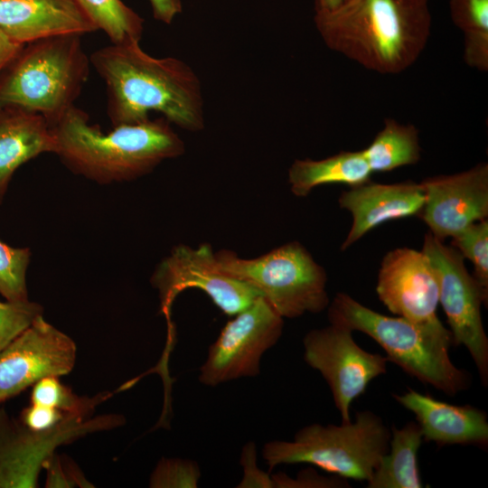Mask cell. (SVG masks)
Segmentation results:
<instances>
[{"mask_svg": "<svg viewBox=\"0 0 488 488\" xmlns=\"http://www.w3.org/2000/svg\"><path fill=\"white\" fill-rule=\"evenodd\" d=\"M449 10L464 38L488 37V0H449Z\"/></svg>", "mask_w": 488, "mask_h": 488, "instance_id": "obj_28", "label": "cell"}, {"mask_svg": "<svg viewBox=\"0 0 488 488\" xmlns=\"http://www.w3.org/2000/svg\"><path fill=\"white\" fill-rule=\"evenodd\" d=\"M371 174L362 150L342 151L321 160H295L288 169V183L293 194L305 197L322 184L344 183L354 187L371 181Z\"/></svg>", "mask_w": 488, "mask_h": 488, "instance_id": "obj_20", "label": "cell"}, {"mask_svg": "<svg viewBox=\"0 0 488 488\" xmlns=\"http://www.w3.org/2000/svg\"><path fill=\"white\" fill-rule=\"evenodd\" d=\"M422 252L434 268L439 300L446 315L454 345H464L479 372L482 383H488V337L483 328L481 306L487 305L488 290L471 275L464 257L429 231L425 235Z\"/></svg>", "mask_w": 488, "mask_h": 488, "instance_id": "obj_8", "label": "cell"}, {"mask_svg": "<svg viewBox=\"0 0 488 488\" xmlns=\"http://www.w3.org/2000/svg\"><path fill=\"white\" fill-rule=\"evenodd\" d=\"M362 153L372 173L416 164L421 158L418 129L414 125L386 118L382 129Z\"/></svg>", "mask_w": 488, "mask_h": 488, "instance_id": "obj_22", "label": "cell"}, {"mask_svg": "<svg viewBox=\"0 0 488 488\" xmlns=\"http://www.w3.org/2000/svg\"><path fill=\"white\" fill-rule=\"evenodd\" d=\"M52 455L43 465V469L48 472L46 478V487H72L75 484L85 486L89 485L76 466L68 474H65L68 464H63L60 457ZM86 487V486H85Z\"/></svg>", "mask_w": 488, "mask_h": 488, "instance_id": "obj_32", "label": "cell"}, {"mask_svg": "<svg viewBox=\"0 0 488 488\" xmlns=\"http://www.w3.org/2000/svg\"><path fill=\"white\" fill-rule=\"evenodd\" d=\"M150 281L158 292L160 312L166 319L170 333L173 328V304L186 289L202 290L221 312L231 316L260 296L252 286L217 268L215 252L210 244H202L196 249L186 245L175 246L156 266Z\"/></svg>", "mask_w": 488, "mask_h": 488, "instance_id": "obj_10", "label": "cell"}, {"mask_svg": "<svg viewBox=\"0 0 488 488\" xmlns=\"http://www.w3.org/2000/svg\"><path fill=\"white\" fill-rule=\"evenodd\" d=\"M201 478L198 464L188 459L162 458L153 471L152 488H196Z\"/></svg>", "mask_w": 488, "mask_h": 488, "instance_id": "obj_27", "label": "cell"}, {"mask_svg": "<svg viewBox=\"0 0 488 488\" xmlns=\"http://www.w3.org/2000/svg\"><path fill=\"white\" fill-rule=\"evenodd\" d=\"M405 408L414 413L423 441L446 445L488 446V418L484 411L467 405H452L428 394L408 389L393 394Z\"/></svg>", "mask_w": 488, "mask_h": 488, "instance_id": "obj_18", "label": "cell"}, {"mask_svg": "<svg viewBox=\"0 0 488 488\" xmlns=\"http://www.w3.org/2000/svg\"><path fill=\"white\" fill-rule=\"evenodd\" d=\"M256 458L255 444L249 442L242 449L240 465L243 467V476L238 487H273L272 477L258 467Z\"/></svg>", "mask_w": 488, "mask_h": 488, "instance_id": "obj_31", "label": "cell"}, {"mask_svg": "<svg viewBox=\"0 0 488 488\" xmlns=\"http://www.w3.org/2000/svg\"><path fill=\"white\" fill-rule=\"evenodd\" d=\"M283 327L284 318L258 296L228 321L209 346L199 381L215 387L259 375L262 356L278 342Z\"/></svg>", "mask_w": 488, "mask_h": 488, "instance_id": "obj_9", "label": "cell"}, {"mask_svg": "<svg viewBox=\"0 0 488 488\" xmlns=\"http://www.w3.org/2000/svg\"><path fill=\"white\" fill-rule=\"evenodd\" d=\"M215 259L221 272L255 288L283 318L321 313L330 304L324 268L297 241L255 258L221 250Z\"/></svg>", "mask_w": 488, "mask_h": 488, "instance_id": "obj_7", "label": "cell"}, {"mask_svg": "<svg viewBox=\"0 0 488 488\" xmlns=\"http://www.w3.org/2000/svg\"><path fill=\"white\" fill-rule=\"evenodd\" d=\"M23 45L11 39L0 29V72L16 56Z\"/></svg>", "mask_w": 488, "mask_h": 488, "instance_id": "obj_35", "label": "cell"}, {"mask_svg": "<svg viewBox=\"0 0 488 488\" xmlns=\"http://www.w3.org/2000/svg\"><path fill=\"white\" fill-rule=\"evenodd\" d=\"M422 441V431L417 421H409L401 428L393 426L388 453L367 481V487H423L418 465Z\"/></svg>", "mask_w": 488, "mask_h": 488, "instance_id": "obj_21", "label": "cell"}, {"mask_svg": "<svg viewBox=\"0 0 488 488\" xmlns=\"http://www.w3.org/2000/svg\"><path fill=\"white\" fill-rule=\"evenodd\" d=\"M76 358L74 341L38 315L0 351V404L43 378L69 374Z\"/></svg>", "mask_w": 488, "mask_h": 488, "instance_id": "obj_13", "label": "cell"}, {"mask_svg": "<svg viewBox=\"0 0 488 488\" xmlns=\"http://www.w3.org/2000/svg\"><path fill=\"white\" fill-rule=\"evenodd\" d=\"M40 304L30 300L22 303L0 301V351L42 314Z\"/></svg>", "mask_w": 488, "mask_h": 488, "instance_id": "obj_29", "label": "cell"}, {"mask_svg": "<svg viewBox=\"0 0 488 488\" xmlns=\"http://www.w3.org/2000/svg\"><path fill=\"white\" fill-rule=\"evenodd\" d=\"M89 120L74 105L52 125L54 154L71 172L99 183L135 180L185 151L164 117L115 126L107 133Z\"/></svg>", "mask_w": 488, "mask_h": 488, "instance_id": "obj_3", "label": "cell"}, {"mask_svg": "<svg viewBox=\"0 0 488 488\" xmlns=\"http://www.w3.org/2000/svg\"><path fill=\"white\" fill-rule=\"evenodd\" d=\"M304 359L327 382L342 422L351 421L350 408L370 382L387 371L386 356L360 347L352 331L337 324L309 331L303 339Z\"/></svg>", "mask_w": 488, "mask_h": 488, "instance_id": "obj_12", "label": "cell"}, {"mask_svg": "<svg viewBox=\"0 0 488 488\" xmlns=\"http://www.w3.org/2000/svg\"><path fill=\"white\" fill-rule=\"evenodd\" d=\"M328 319L367 334L385 351L388 361L446 395L454 396L471 384L469 374L452 362L449 349L403 317L381 314L338 293L328 305Z\"/></svg>", "mask_w": 488, "mask_h": 488, "instance_id": "obj_6", "label": "cell"}, {"mask_svg": "<svg viewBox=\"0 0 488 488\" xmlns=\"http://www.w3.org/2000/svg\"><path fill=\"white\" fill-rule=\"evenodd\" d=\"M89 61L106 85L113 127L141 122L157 112L184 130L203 128L201 82L184 61L151 56L139 42L111 43L93 52Z\"/></svg>", "mask_w": 488, "mask_h": 488, "instance_id": "obj_1", "label": "cell"}, {"mask_svg": "<svg viewBox=\"0 0 488 488\" xmlns=\"http://www.w3.org/2000/svg\"><path fill=\"white\" fill-rule=\"evenodd\" d=\"M420 213L429 232L444 240L488 216V164L449 175L424 179Z\"/></svg>", "mask_w": 488, "mask_h": 488, "instance_id": "obj_14", "label": "cell"}, {"mask_svg": "<svg viewBox=\"0 0 488 488\" xmlns=\"http://www.w3.org/2000/svg\"><path fill=\"white\" fill-rule=\"evenodd\" d=\"M0 29L21 44L98 31L75 0H0Z\"/></svg>", "mask_w": 488, "mask_h": 488, "instance_id": "obj_17", "label": "cell"}, {"mask_svg": "<svg viewBox=\"0 0 488 488\" xmlns=\"http://www.w3.org/2000/svg\"><path fill=\"white\" fill-rule=\"evenodd\" d=\"M273 487H348L349 483L346 479L339 476L334 478H324L316 474H312L311 472L303 474L296 479L289 478L283 474H277L271 476Z\"/></svg>", "mask_w": 488, "mask_h": 488, "instance_id": "obj_33", "label": "cell"}, {"mask_svg": "<svg viewBox=\"0 0 488 488\" xmlns=\"http://www.w3.org/2000/svg\"><path fill=\"white\" fill-rule=\"evenodd\" d=\"M344 0H315V11H329L336 8Z\"/></svg>", "mask_w": 488, "mask_h": 488, "instance_id": "obj_36", "label": "cell"}, {"mask_svg": "<svg viewBox=\"0 0 488 488\" xmlns=\"http://www.w3.org/2000/svg\"><path fill=\"white\" fill-rule=\"evenodd\" d=\"M155 19L171 24L182 12L181 0H149Z\"/></svg>", "mask_w": 488, "mask_h": 488, "instance_id": "obj_34", "label": "cell"}, {"mask_svg": "<svg viewBox=\"0 0 488 488\" xmlns=\"http://www.w3.org/2000/svg\"><path fill=\"white\" fill-rule=\"evenodd\" d=\"M390 430L371 410L341 425L311 424L290 441L271 440L262 448L269 471L277 465L307 463L343 479L368 481L388 453Z\"/></svg>", "mask_w": 488, "mask_h": 488, "instance_id": "obj_5", "label": "cell"}, {"mask_svg": "<svg viewBox=\"0 0 488 488\" xmlns=\"http://www.w3.org/2000/svg\"><path fill=\"white\" fill-rule=\"evenodd\" d=\"M451 246L474 266L473 276L488 290V221L474 222L452 238Z\"/></svg>", "mask_w": 488, "mask_h": 488, "instance_id": "obj_26", "label": "cell"}, {"mask_svg": "<svg viewBox=\"0 0 488 488\" xmlns=\"http://www.w3.org/2000/svg\"><path fill=\"white\" fill-rule=\"evenodd\" d=\"M89 432V424L79 418L34 432L0 407V487H37L39 473L55 447Z\"/></svg>", "mask_w": 488, "mask_h": 488, "instance_id": "obj_15", "label": "cell"}, {"mask_svg": "<svg viewBox=\"0 0 488 488\" xmlns=\"http://www.w3.org/2000/svg\"><path fill=\"white\" fill-rule=\"evenodd\" d=\"M90 67L81 35L26 43L0 72V108L37 113L52 126L75 105Z\"/></svg>", "mask_w": 488, "mask_h": 488, "instance_id": "obj_4", "label": "cell"}, {"mask_svg": "<svg viewBox=\"0 0 488 488\" xmlns=\"http://www.w3.org/2000/svg\"><path fill=\"white\" fill-rule=\"evenodd\" d=\"M376 292L394 314L409 321L439 343L450 349L453 338L436 314L438 281L422 250L398 248L382 258Z\"/></svg>", "mask_w": 488, "mask_h": 488, "instance_id": "obj_11", "label": "cell"}, {"mask_svg": "<svg viewBox=\"0 0 488 488\" xmlns=\"http://www.w3.org/2000/svg\"><path fill=\"white\" fill-rule=\"evenodd\" d=\"M97 30L111 43L140 42L144 19L122 0H75Z\"/></svg>", "mask_w": 488, "mask_h": 488, "instance_id": "obj_23", "label": "cell"}, {"mask_svg": "<svg viewBox=\"0 0 488 488\" xmlns=\"http://www.w3.org/2000/svg\"><path fill=\"white\" fill-rule=\"evenodd\" d=\"M338 203L352 217L350 231L341 247V250H345L387 221L420 215L425 192L420 183L412 181L389 184L369 181L343 192Z\"/></svg>", "mask_w": 488, "mask_h": 488, "instance_id": "obj_16", "label": "cell"}, {"mask_svg": "<svg viewBox=\"0 0 488 488\" xmlns=\"http://www.w3.org/2000/svg\"><path fill=\"white\" fill-rule=\"evenodd\" d=\"M52 128L40 114L0 108V204L15 171L44 153H55Z\"/></svg>", "mask_w": 488, "mask_h": 488, "instance_id": "obj_19", "label": "cell"}, {"mask_svg": "<svg viewBox=\"0 0 488 488\" xmlns=\"http://www.w3.org/2000/svg\"><path fill=\"white\" fill-rule=\"evenodd\" d=\"M325 45L368 70L398 74L412 66L431 32L429 0H344L315 11Z\"/></svg>", "mask_w": 488, "mask_h": 488, "instance_id": "obj_2", "label": "cell"}, {"mask_svg": "<svg viewBox=\"0 0 488 488\" xmlns=\"http://www.w3.org/2000/svg\"><path fill=\"white\" fill-rule=\"evenodd\" d=\"M31 251L27 248H14L0 240V295L6 301H28L26 272Z\"/></svg>", "mask_w": 488, "mask_h": 488, "instance_id": "obj_25", "label": "cell"}, {"mask_svg": "<svg viewBox=\"0 0 488 488\" xmlns=\"http://www.w3.org/2000/svg\"><path fill=\"white\" fill-rule=\"evenodd\" d=\"M77 417L84 416L70 415L52 408L30 403L21 412L19 420L27 428L34 432L44 433L52 431L68 419Z\"/></svg>", "mask_w": 488, "mask_h": 488, "instance_id": "obj_30", "label": "cell"}, {"mask_svg": "<svg viewBox=\"0 0 488 488\" xmlns=\"http://www.w3.org/2000/svg\"><path fill=\"white\" fill-rule=\"evenodd\" d=\"M111 393L104 392L94 398L79 397L58 377H46L33 385L30 403L58 409L74 416L91 417L94 408Z\"/></svg>", "mask_w": 488, "mask_h": 488, "instance_id": "obj_24", "label": "cell"}]
</instances>
